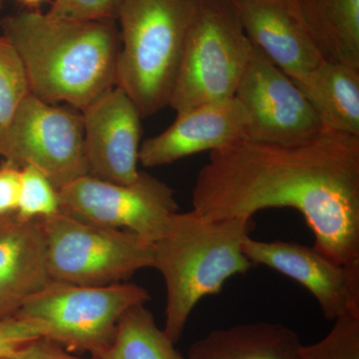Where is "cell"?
<instances>
[{"mask_svg":"<svg viewBox=\"0 0 359 359\" xmlns=\"http://www.w3.org/2000/svg\"><path fill=\"white\" fill-rule=\"evenodd\" d=\"M192 204L208 221L297 210L314 249L341 266L359 264V136L325 128L297 145L233 142L210 152Z\"/></svg>","mask_w":359,"mask_h":359,"instance_id":"6da1fadb","label":"cell"},{"mask_svg":"<svg viewBox=\"0 0 359 359\" xmlns=\"http://www.w3.org/2000/svg\"><path fill=\"white\" fill-rule=\"evenodd\" d=\"M1 28L20 54L32 94L40 100L82 112L117 86L121 39L114 21L52 18L32 11L6 16Z\"/></svg>","mask_w":359,"mask_h":359,"instance_id":"7a4b0ae2","label":"cell"},{"mask_svg":"<svg viewBox=\"0 0 359 359\" xmlns=\"http://www.w3.org/2000/svg\"><path fill=\"white\" fill-rule=\"evenodd\" d=\"M252 219L208 221L195 212H175L154 243L153 268L167 290L165 334L177 344L191 313L204 297L218 294L224 283L244 275L254 264L243 243Z\"/></svg>","mask_w":359,"mask_h":359,"instance_id":"3957f363","label":"cell"},{"mask_svg":"<svg viewBox=\"0 0 359 359\" xmlns=\"http://www.w3.org/2000/svg\"><path fill=\"white\" fill-rule=\"evenodd\" d=\"M199 0H123L117 86L142 118L169 106Z\"/></svg>","mask_w":359,"mask_h":359,"instance_id":"277c9868","label":"cell"},{"mask_svg":"<svg viewBox=\"0 0 359 359\" xmlns=\"http://www.w3.org/2000/svg\"><path fill=\"white\" fill-rule=\"evenodd\" d=\"M252 48L233 0H199L169 106L181 113L235 96Z\"/></svg>","mask_w":359,"mask_h":359,"instance_id":"5b68a950","label":"cell"},{"mask_svg":"<svg viewBox=\"0 0 359 359\" xmlns=\"http://www.w3.org/2000/svg\"><path fill=\"white\" fill-rule=\"evenodd\" d=\"M40 219L52 282L104 287L153 268L154 244L133 231L92 226L61 212Z\"/></svg>","mask_w":359,"mask_h":359,"instance_id":"8992f818","label":"cell"},{"mask_svg":"<svg viewBox=\"0 0 359 359\" xmlns=\"http://www.w3.org/2000/svg\"><path fill=\"white\" fill-rule=\"evenodd\" d=\"M149 299L148 290L133 283L85 287L51 282L15 316L44 323V339L69 353L92 355L109 344L123 314Z\"/></svg>","mask_w":359,"mask_h":359,"instance_id":"52a82bcc","label":"cell"},{"mask_svg":"<svg viewBox=\"0 0 359 359\" xmlns=\"http://www.w3.org/2000/svg\"><path fill=\"white\" fill-rule=\"evenodd\" d=\"M0 157L36 168L58 190L86 176L81 112L29 94L0 132Z\"/></svg>","mask_w":359,"mask_h":359,"instance_id":"ba28073f","label":"cell"},{"mask_svg":"<svg viewBox=\"0 0 359 359\" xmlns=\"http://www.w3.org/2000/svg\"><path fill=\"white\" fill-rule=\"evenodd\" d=\"M60 212L92 226L133 231L154 244L179 205L171 187L140 171L130 184L80 177L59 189Z\"/></svg>","mask_w":359,"mask_h":359,"instance_id":"9c48e42d","label":"cell"},{"mask_svg":"<svg viewBox=\"0 0 359 359\" xmlns=\"http://www.w3.org/2000/svg\"><path fill=\"white\" fill-rule=\"evenodd\" d=\"M235 97L249 116L250 140L297 145L325 129L301 88L255 46Z\"/></svg>","mask_w":359,"mask_h":359,"instance_id":"30bf717a","label":"cell"},{"mask_svg":"<svg viewBox=\"0 0 359 359\" xmlns=\"http://www.w3.org/2000/svg\"><path fill=\"white\" fill-rule=\"evenodd\" d=\"M243 252L252 264L275 269L309 290L327 320L359 313V264L341 266L314 248L297 243L263 242L247 237Z\"/></svg>","mask_w":359,"mask_h":359,"instance_id":"8fae6325","label":"cell"},{"mask_svg":"<svg viewBox=\"0 0 359 359\" xmlns=\"http://www.w3.org/2000/svg\"><path fill=\"white\" fill-rule=\"evenodd\" d=\"M81 115L88 175L117 184L138 178L143 118L126 92L113 87Z\"/></svg>","mask_w":359,"mask_h":359,"instance_id":"7c38bea8","label":"cell"},{"mask_svg":"<svg viewBox=\"0 0 359 359\" xmlns=\"http://www.w3.org/2000/svg\"><path fill=\"white\" fill-rule=\"evenodd\" d=\"M250 120L243 104L236 98L203 104L177 113L173 124L141 144L139 163L154 168L205 151L217 150L248 139Z\"/></svg>","mask_w":359,"mask_h":359,"instance_id":"4fadbf2b","label":"cell"},{"mask_svg":"<svg viewBox=\"0 0 359 359\" xmlns=\"http://www.w3.org/2000/svg\"><path fill=\"white\" fill-rule=\"evenodd\" d=\"M252 46L297 85L304 83L325 59L290 0H233Z\"/></svg>","mask_w":359,"mask_h":359,"instance_id":"5bb4252c","label":"cell"},{"mask_svg":"<svg viewBox=\"0 0 359 359\" xmlns=\"http://www.w3.org/2000/svg\"><path fill=\"white\" fill-rule=\"evenodd\" d=\"M51 282L41 219L0 217V320L15 316Z\"/></svg>","mask_w":359,"mask_h":359,"instance_id":"9a60e30c","label":"cell"},{"mask_svg":"<svg viewBox=\"0 0 359 359\" xmlns=\"http://www.w3.org/2000/svg\"><path fill=\"white\" fill-rule=\"evenodd\" d=\"M302 346L292 328L261 321L212 330L194 342L185 359H301Z\"/></svg>","mask_w":359,"mask_h":359,"instance_id":"2e32d148","label":"cell"},{"mask_svg":"<svg viewBox=\"0 0 359 359\" xmlns=\"http://www.w3.org/2000/svg\"><path fill=\"white\" fill-rule=\"evenodd\" d=\"M328 62L359 69V0H290Z\"/></svg>","mask_w":359,"mask_h":359,"instance_id":"e0dca14e","label":"cell"},{"mask_svg":"<svg viewBox=\"0 0 359 359\" xmlns=\"http://www.w3.org/2000/svg\"><path fill=\"white\" fill-rule=\"evenodd\" d=\"M308 97L325 129L359 136V69L323 61L304 83Z\"/></svg>","mask_w":359,"mask_h":359,"instance_id":"ac0fdd59","label":"cell"},{"mask_svg":"<svg viewBox=\"0 0 359 359\" xmlns=\"http://www.w3.org/2000/svg\"><path fill=\"white\" fill-rule=\"evenodd\" d=\"M175 344L145 304H139L123 314L113 339L91 359H185Z\"/></svg>","mask_w":359,"mask_h":359,"instance_id":"d6986e66","label":"cell"},{"mask_svg":"<svg viewBox=\"0 0 359 359\" xmlns=\"http://www.w3.org/2000/svg\"><path fill=\"white\" fill-rule=\"evenodd\" d=\"M32 94L20 54L0 36V132L11 121L23 100Z\"/></svg>","mask_w":359,"mask_h":359,"instance_id":"ffe728a7","label":"cell"},{"mask_svg":"<svg viewBox=\"0 0 359 359\" xmlns=\"http://www.w3.org/2000/svg\"><path fill=\"white\" fill-rule=\"evenodd\" d=\"M60 212L58 189L32 166L20 168V197L15 215L29 219L48 218Z\"/></svg>","mask_w":359,"mask_h":359,"instance_id":"44dd1931","label":"cell"},{"mask_svg":"<svg viewBox=\"0 0 359 359\" xmlns=\"http://www.w3.org/2000/svg\"><path fill=\"white\" fill-rule=\"evenodd\" d=\"M301 359H359V313H346L334 320L323 339L302 344Z\"/></svg>","mask_w":359,"mask_h":359,"instance_id":"7402d4cb","label":"cell"},{"mask_svg":"<svg viewBox=\"0 0 359 359\" xmlns=\"http://www.w3.org/2000/svg\"><path fill=\"white\" fill-rule=\"evenodd\" d=\"M123 0H54L48 15L76 20H118Z\"/></svg>","mask_w":359,"mask_h":359,"instance_id":"603a6c76","label":"cell"},{"mask_svg":"<svg viewBox=\"0 0 359 359\" xmlns=\"http://www.w3.org/2000/svg\"><path fill=\"white\" fill-rule=\"evenodd\" d=\"M44 323L25 316H13L0 320V359L9 358L26 344L44 339Z\"/></svg>","mask_w":359,"mask_h":359,"instance_id":"cb8c5ba5","label":"cell"},{"mask_svg":"<svg viewBox=\"0 0 359 359\" xmlns=\"http://www.w3.org/2000/svg\"><path fill=\"white\" fill-rule=\"evenodd\" d=\"M20 186V168L4 161L0 164V217L16 212Z\"/></svg>","mask_w":359,"mask_h":359,"instance_id":"d4e9b609","label":"cell"},{"mask_svg":"<svg viewBox=\"0 0 359 359\" xmlns=\"http://www.w3.org/2000/svg\"><path fill=\"white\" fill-rule=\"evenodd\" d=\"M4 359H83L73 355L62 346L46 339L26 344L18 353Z\"/></svg>","mask_w":359,"mask_h":359,"instance_id":"484cf974","label":"cell"},{"mask_svg":"<svg viewBox=\"0 0 359 359\" xmlns=\"http://www.w3.org/2000/svg\"><path fill=\"white\" fill-rule=\"evenodd\" d=\"M20 2H22L23 4L28 6H36L39 4H41L43 0H20Z\"/></svg>","mask_w":359,"mask_h":359,"instance_id":"4316f807","label":"cell"},{"mask_svg":"<svg viewBox=\"0 0 359 359\" xmlns=\"http://www.w3.org/2000/svg\"><path fill=\"white\" fill-rule=\"evenodd\" d=\"M2 1H4V0H0V9L2 8Z\"/></svg>","mask_w":359,"mask_h":359,"instance_id":"83f0119b","label":"cell"},{"mask_svg":"<svg viewBox=\"0 0 359 359\" xmlns=\"http://www.w3.org/2000/svg\"><path fill=\"white\" fill-rule=\"evenodd\" d=\"M0 159H1V157H0ZM0 164H1V162H0Z\"/></svg>","mask_w":359,"mask_h":359,"instance_id":"f1b7e54d","label":"cell"}]
</instances>
